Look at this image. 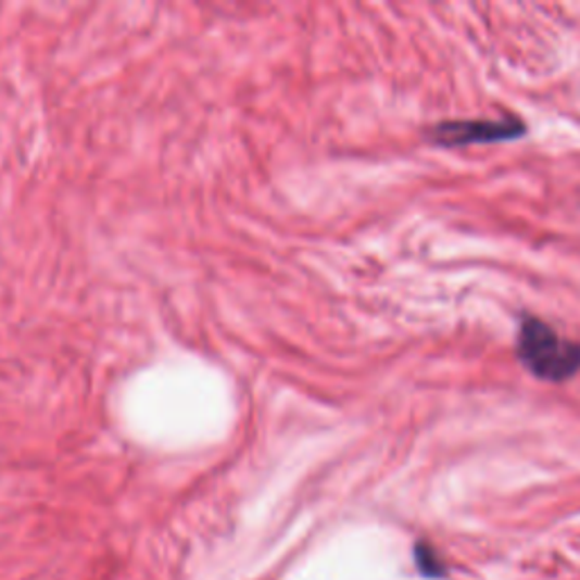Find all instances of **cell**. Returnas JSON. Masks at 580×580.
Here are the masks:
<instances>
[{
  "instance_id": "obj_2",
  "label": "cell",
  "mask_w": 580,
  "mask_h": 580,
  "mask_svg": "<svg viewBox=\"0 0 580 580\" xmlns=\"http://www.w3.org/2000/svg\"><path fill=\"white\" fill-rule=\"evenodd\" d=\"M526 125L517 118H474V121H446L431 127L429 137L433 143L444 148H461L471 143H496L521 137Z\"/></svg>"
},
{
  "instance_id": "obj_1",
  "label": "cell",
  "mask_w": 580,
  "mask_h": 580,
  "mask_svg": "<svg viewBox=\"0 0 580 580\" xmlns=\"http://www.w3.org/2000/svg\"><path fill=\"white\" fill-rule=\"evenodd\" d=\"M517 354L526 370L544 381L560 383L580 373V342L560 336L538 318L521 320Z\"/></svg>"
}]
</instances>
